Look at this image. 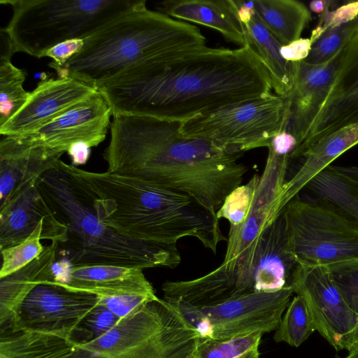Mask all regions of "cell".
<instances>
[{
	"mask_svg": "<svg viewBox=\"0 0 358 358\" xmlns=\"http://www.w3.org/2000/svg\"><path fill=\"white\" fill-rule=\"evenodd\" d=\"M114 115L184 121L271 93L268 73L245 45L209 48L133 64L97 87Z\"/></svg>",
	"mask_w": 358,
	"mask_h": 358,
	"instance_id": "1",
	"label": "cell"
},
{
	"mask_svg": "<svg viewBox=\"0 0 358 358\" xmlns=\"http://www.w3.org/2000/svg\"><path fill=\"white\" fill-rule=\"evenodd\" d=\"M103 157L107 171L187 194L217 215L248 167L206 140L180 133L181 121L114 115Z\"/></svg>",
	"mask_w": 358,
	"mask_h": 358,
	"instance_id": "2",
	"label": "cell"
},
{
	"mask_svg": "<svg viewBox=\"0 0 358 358\" xmlns=\"http://www.w3.org/2000/svg\"><path fill=\"white\" fill-rule=\"evenodd\" d=\"M72 169L93 192L99 219L127 238L176 245L191 236L214 254L219 243L227 241L217 215L187 194L107 171L92 172L73 165Z\"/></svg>",
	"mask_w": 358,
	"mask_h": 358,
	"instance_id": "3",
	"label": "cell"
},
{
	"mask_svg": "<svg viewBox=\"0 0 358 358\" xmlns=\"http://www.w3.org/2000/svg\"><path fill=\"white\" fill-rule=\"evenodd\" d=\"M38 188L56 218L66 227L59 243L71 266L113 265L148 268H173L181 262L176 245H159L127 238L104 224L94 208V195L59 159L37 182Z\"/></svg>",
	"mask_w": 358,
	"mask_h": 358,
	"instance_id": "4",
	"label": "cell"
},
{
	"mask_svg": "<svg viewBox=\"0 0 358 358\" xmlns=\"http://www.w3.org/2000/svg\"><path fill=\"white\" fill-rule=\"evenodd\" d=\"M146 2L140 0L85 38L82 49L54 69L58 77L73 78L97 88L133 64L180 57L206 47L197 27L150 10Z\"/></svg>",
	"mask_w": 358,
	"mask_h": 358,
	"instance_id": "5",
	"label": "cell"
},
{
	"mask_svg": "<svg viewBox=\"0 0 358 358\" xmlns=\"http://www.w3.org/2000/svg\"><path fill=\"white\" fill-rule=\"evenodd\" d=\"M140 0H1L13 9L4 28L13 52L44 57L53 46L84 39Z\"/></svg>",
	"mask_w": 358,
	"mask_h": 358,
	"instance_id": "6",
	"label": "cell"
},
{
	"mask_svg": "<svg viewBox=\"0 0 358 358\" xmlns=\"http://www.w3.org/2000/svg\"><path fill=\"white\" fill-rule=\"evenodd\" d=\"M199 337L164 299L150 301L66 358H190Z\"/></svg>",
	"mask_w": 358,
	"mask_h": 358,
	"instance_id": "7",
	"label": "cell"
},
{
	"mask_svg": "<svg viewBox=\"0 0 358 358\" xmlns=\"http://www.w3.org/2000/svg\"><path fill=\"white\" fill-rule=\"evenodd\" d=\"M289 101L272 93L232 104L181 122L180 133L206 140L229 154L268 147L271 138L286 130Z\"/></svg>",
	"mask_w": 358,
	"mask_h": 358,
	"instance_id": "8",
	"label": "cell"
},
{
	"mask_svg": "<svg viewBox=\"0 0 358 358\" xmlns=\"http://www.w3.org/2000/svg\"><path fill=\"white\" fill-rule=\"evenodd\" d=\"M285 214L291 250L301 266L358 259V223L336 208L297 195Z\"/></svg>",
	"mask_w": 358,
	"mask_h": 358,
	"instance_id": "9",
	"label": "cell"
},
{
	"mask_svg": "<svg viewBox=\"0 0 358 358\" xmlns=\"http://www.w3.org/2000/svg\"><path fill=\"white\" fill-rule=\"evenodd\" d=\"M289 162V156L268 150L246 215L238 224L229 225L227 250L223 262L217 267L219 271L240 275L253 266L263 232L285 208L282 194Z\"/></svg>",
	"mask_w": 358,
	"mask_h": 358,
	"instance_id": "10",
	"label": "cell"
},
{
	"mask_svg": "<svg viewBox=\"0 0 358 358\" xmlns=\"http://www.w3.org/2000/svg\"><path fill=\"white\" fill-rule=\"evenodd\" d=\"M99 303L96 295L70 290L54 279L45 281L27 294L12 324L0 334L29 330L78 338L80 325Z\"/></svg>",
	"mask_w": 358,
	"mask_h": 358,
	"instance_id": "11",
	"label": "cell"
},
{
	"mask_svg": "<svg viewBox=\"0 0 358 358\" xmlns=\"http://www.w3.org/2000/svg\"><path fill=\"white\" fill-rule=\"evenodd\" d=\"M292 289L304 299L315 330L336 351L346 350L358 315L345 303L327 266H301Z\"/></svg>",
	"mask_w": 358,
	"mask_h": 358,
	"instance_id": "12",
	"label": "cell"
},
{
	"mask_svg": "<svg viewBox=\"0 0 358 358\" xmlns=\"http://www.w3.org/2000/svg\"><path fill=\"white\" fill-rule=\"evenodd\" d=\"M293 294L292 288H284L197 307L210 322L212 338H224L255 331L264 334L277 329Z\"/></svg>",
	"mask_w": 358,
	"mask_h": 358,
	"instance_id": "13",
	"label": "cell"
},
{
	"mask_svg": "<svg viewBox=\"0 0 358 358\" xmlns=\"http://www.w3.org/2000/svg\"><path fill=\"white\" fill-rule=\"evenodd\" d=\"M112 115L110 106L97 90L48 123L16 138L63 154L77 143L96 147L105 140Z\"/></svg>",
	"mask_w": 358,
	"mask_h": 358,
	"instance_id": "14",
	"label": "cell"
},
{
	"mask_svg": "<svg viewBox=\"0 0 358 358\" xmlns=\"http://www.w3.org/2000/svg\"><path fill=\"white\" fill-rule=\"evenodd\" d=\"M357 122L358 30L343 47L328 94L291 158L301 157L322 137L341 127Z\"/></svg>",
	"mask_w": 358,
	"mask_h": 358,
	"instance_id": "15",
	"label": "cell"
},
{
	"mask_svg": "<svg viewBox=\"0 0 358 358\" xmlns=\"http://www.w3.org/2000/svg\"><path fill=\"white\" fill-rule=\"evenodd\" d=\"M96 90V87L71 77L43 79L30 92L24 106L0 126V134L18 137L32 132Z\"/></svg>",
	"mask_w": 358,
	"mask_h": 358,
	"instance_id": "16",
	"label": "cell"
},
{
	"mask_svg": "<svg viewBox=\"0 0 358 358\" xmlns=\"http://www.w3.org/2000/svg\"><path fill=\"white\" fill-rule=\"evenodd\" d=\"M63 153L4 136L0 142V209L37 182Z\"/></svg>",
	"mask_w": 358,
	"mask_h": 358,
	"instance_id": "17",
	"label": "cell"
},
{
	"mask_svg": "<svg viewBox=\"0 0 358 358\" xmlns=\"http://www.w3.org/2000/svg\"><path fill=\"white\" fill-rule=\"evenodd\" d=\"M342 48L323 63L312 64L305 61L299 63L293 90L287 97L289 117L286 129L296 137L297 146L302 142L328 94Z\"/></svg>",
	"mask_w": 358,
	"mask_h": 358,
	"instance_id": "18",
	"label": "cell"
},
{
	"mask_svg": "<svg viewBox=\"0 0 358 358\" xmlns=\"http://www.w3.org/2000/svg\"><path fill=\"white\" fill-rule=\"evenodd\" d=\"M58 282L70 290L99 297L121 295L157 297L143 269L138 268L113 265L71 266L66 277Z\"/></svg>",
	"mask_w": 358,
	"mask_h": 358,
	"instance_id": "19",
	"label": "cell"
},
{
	"mask_svg": "<svg viewBox=\"0 0 358 358\" xmlns=\"http://www.w3.org/2000/svg\"><path fill=\"white\" fill-rule=\"evenodd\" d=\"M159 10L166 15L219 31L226 40L244 47L245 31L233 0H167Z\"/></svg>",
	"mask_w": 358,
	"mask_h": 358,
	"instance_id": "20",
	"label": "cell"
},
{
	"mask_svg": "<svg viewBox=\"0 0 358 358\" xmlns=\"http://www.w3.org/2000/svg\"><path fill=\"white\" fill-rule=\"evenodd\" d=\"M358 145V122L348 124L322 137L310 145L301 157L302 164L285 182L282 205L285 207L306 185L340 155Z\"/></svg>",
	"mask_w": 358,
	"mask_h": 358,
	"instance_id": "21",
	"label": "cell"
},
{
	"mask_svg": "<svg viewBox=\"0 0 358 358\" xmlns=\"http://www.w3.org/2000/svg\"><path fill=\"white\" fill-rule=\"evenodd\" d=\"M59 243L52 241L36 259L17 271L0 278L1 332L10 327L27 294L43 282L55 279Z\"/></svg>",
	"mask_w": 358,
	"mask_h": 358,
	"instance_id": "22",
	"label": "cell"
},
{
	"mask_svg": "<svg viewBox=\"0 0 358 358\" xmlns=\"http://www.w3.org/2000/svg\"><path fill=\"white\" fill-rule=\"evenodd\" d=\"M56 219L37 182L32 185L0 209V250L24 241L43 220Z\"/></svg>",
	"mask_w": 358,
	"mask_h": 358,
	"instance_id": "23",
	"label": "cell"
},
{
	"mask_svg": "<svg viewBox=\"0 0 358 358\" xmlns=\"http://www.w3.org/2000/svg\"><path fill=\"white\" fill-rule=\"evenodd\" d=\"M246 45L257 55L266 69L276 95L288 97L294 85L299 62L285 60L280 52L282 45L262 24L255 13L243 23Z\"/></svg>",
	"mask_w": 358,
	"mask_h": 358,
	"instance_id": "24",
	"label": "cell"
},
{
	"mask_svg": "<svg viewBox=\"0 0 358 358\" xmlns=\"http://www.w3.org/2000/svg\"><path fill=\"white\" fill-rule=\"evenodd\" d=\"M0 336V358H66L82 343L76 337L37 331Z\"/></svg>",
	"mask_w": 358,
	"mask_h": 358,
	"instance_id": "25",
	"label": "cell"
},
{
	"mask_svg": "<svg viewBox=\"0 0 358 358\" xmlns=\"http://www.w3.org/2000/svg\"><path fill=\"white\" fill-rule=\"evenodd\" d=\"M255 13L282 45L301 38L312 19L309 8L296 0L254 1Z\"/></svg>",
	"mask_w": 358,
	"mask_h": 358,
	"instance_id": "26",
	"label": "cell"
},
{
	"mask_svg": "<svg viewBox=\"0 0 358 358\" xmlns=\"http://www.w3.org/2000/svg\"><path fill=\"white\" fill-rule=\"evenodd\" d=\"M315 199L327 203L358 223V180L329 165L305 187Z\"/></svg>",
	"mask_w": 358,
	"mask_h": 358,
	"instance_id": "27",
	"label": "cell"
},
{
	"mask_svg": "<svg viewBox=\"0 0 358 358\" xmlns=\"http://www.w3.org/2000/svg\"><path fill=\"white\" fill-rule=\"evenodd\" d=\"M66 227L57 219L43 220L34 231L22 243L1 250L0 278L24 267L44 251L41 240L62 243L65 239Z\"/></svg>",
	"mask_w": 358,
	"mask_h": 358,
	"instance_id": "28",
	"label": "cell"
},
{
	"mask_svg": "<svg viewBox=\"0 0 358 358\" xmlns=\"http://www.w3.org/2000/svg\"><path fill=\"white\" fill-rule=\"evenodd\" d=\"M262 335L255 331L224 338L198 337L190 358H260Z\"/></svg>",
	"mask_w": 358,
	"mask_h": 358,
	"instance_id": "29",
	"label": "cell"
},
{
	"mask_svg": "<svg viewBox=\"0 0 358 358\" xmlns=\"http://www.w3.org/2000/svg\"><path fill=\"white\" fill-rule=\"evenodd\" d=\"M27 73L11 62V57H0V126L9 120L26 103L30 92L23 85Z\"/></svg>",
	"mask_w": 358,
	"mask_h": 358,
	"instance_id": "30",
	"label": "cell"
},
{
	"mask_svg": "<svg viewBox=\"0 0 358 358\" xmlns=\"http://www.w3.org/2000/svg\"><path fill=\"white\" fill-rule=\"evenodd\" d=\"M315 331L307 304L301 296L296 294L285 310L273 339L276 343L284 342L298 348Z\"/></svg>",
	"mask_w": 358,
	"mask_h": 358,
	"instance_id": "31",
	"label": "cell"
},
{
	"mask_svg": "<svg viewBox=\"0 0 358 358\" xmlns=\"http://www.w3.org/2000/svg\"><path fill=\"white\" fill-rule=\"evenodd\" d=\"M358 30V17L325 31L313 44L310 55L303 61L312 64L329 59L350 39Z\"/></svg>",
	"mask_w": 358,
	"mask_h": 358,
	"instance_id": "32",
	"label": "cell"
},
{
	"mask_svg": "<svg viewBox=\"0 0 358 358\" xmlns=\"http://www.w3.org/2000/svg\"><path fill=\"white\" fill-rule=\"evenodd\" d=\"M348 307L358 315V259L327 266Z\"/></svg>",
	"mask_w": 358,
	"mask_h": 358,
	"instance_id": "33",
	"label": "cell"
},
{
	"mask_svg": "<svg viewBox=\"0 0 358 358\" xmlns=\"http://www.w3.org/2000/svg\"><path fill=\"white\" fill-rule=\"evenodd\" d=\"M120 320L115 314L99 303L80 325V333L85 336V341L98 338L110 330Z\"/></svg>",
	"mask_w": 358,
	"mask_h": 358,
	"instance_id": "34",
	"label": "cell"
},
{
	"mask_svg": "<svg viewBox=\"0 0 358 358\" xmlns=\"http://www.w3.org/2000/svg\"><path fill=\"white\" fill-rule=\"evenodd\" d=\"M358 17V1H348L338 8L327 10L320 15L310 39L313 43L325 31L351 22Z\"/></svg>",
	"mask_w": 358,
	"mask_h": 358,
	"instance_id": "35",
	"label": "cell"
},
{
	"mask_svg": "<svg viewBox=\"0 0 358 358\" xmlns=\"http://www.w3.org/2000/svg\"><path fill=\"white\" fill-rule=\"evenodd\" d=\"M158 298L145 295H121L100 297V303L121 319L137 310L148 302Z\"/></svg>",
	"mask_w": 358,
	"mask_h": 358,
	"instance_id": "36",
	"label": "cell"
},
{
	"mask_svg": "<svg viewBox=\"0 0 358 358\" xmlns=\"http://www.w3.org/2000/svg\"><path fill=\"white\" fill-rule=\"evenodd\" d=\"M83 44L84 40L81 38L62 42L49 49L44 57L52 59V62L48 64L52 69L62 66L82 49Z\"/></svg>",
	"mask_w": 358,
	"mask_h": 358,
	"instance_id": "37",
	"label": "cell"
},
{
	"mask_svg": "<svg viewBox=\"0 0 358 358\" xmlns=\"http://www.w3.org/2000/svg\"><path fill=\"white\" fill-rule=\"evenodd\" d=\"M312 44L310 38H300L287 45H282L280 52L282 57L287 62H301L310 55Z\"/></svg>",
	"mask_w": 358,
	"mask_h": 358,
	"instance_id": "38",
	"label": "cell"
},
{
	"mask_svg": "<svg viewBox=\"0 0 358 358\" xmlns=\"http://www.w3.org/2000/svg\"><path fill=\"white\" fill-rule=\"evenodd\" d=\"M297 145L296 137L290 132L282 130L271 138L267 148L276 154L290 157Z\"/></svg>",
	"mask_w": 358,
	"mask_h": 358,
	"instance_id": "39",
	"label": "cell"
},
{
	"mask_svg": "<svg viewBox=\"0 0 358 358\" xmlns=\"http://www.w3.org/2000/svg\"><path fill=\"white\" fill-rule=\"evenodd\" d=\"M71 157L72 165L78 166L85 164L91 154V148L84 143H77L71 146L66 152Z\"/></svg>",
	"mask_w": 358,
	"mask_h": 358,
	"instance_id": "40",
	"label": "cell"
},
{
	"mask_svg": "<svg viewBox=\"0 0 358 358\" xmlns=\"http://www.w3.org/2000/svg\"><path fill=\"white\" fill-rule=\"evenodd\" d=\"M335 1L330 0H313L309 3V10L315 13L331 10V8L335 5Z\"/></svg>",
	"mask_w": 358,
	"mask_h": 358,
	"instance_id": "41",
	"label": "cell"
},
{
	"mask_svg": "<svg viewBox=\"0 0 358 358\" xmlns=\"http://www.w3.org/2000/svg\"><path fill=\"white\" fill-rule=\"evenodd\" d=\"M331 166L337 171L358 180V166H333V165H331Z\"/></svg>",
	"mask_w": 358,
	"mask_h": 358,
	"instance_id": "42",
	"label": "cell"
},
{
	"mask_svg": "<svg viewBox=\"0 0 358 358\" xmlns=\"http://www.w3.org/2000/svg\"><path fill=\"white\" fill-rule=\"evenodd\" d=\"M358 343V323L352 334L350 336L346 350H348L352 345Z\"/></svg>",
	"mask_w": 358,
	"mask_h": 358,
	"instance_id": "43",
	"label": "cell"
},
{
	"mask_svg": "<svg viewBox=\"0 0 358 358\" xmlns=\"http://www.w3.org/2000/svg\"><path fill=\"white\" fill-rule=\"evenodd\" d=\"M348 353L343 357H336V358H358V343L352 345L348 350Z\"/></svg>",
	"mask_w": 358,
	"mask_h": 358,
	"instance_id": "44",
	"label": "cell"
}]
</instances>
